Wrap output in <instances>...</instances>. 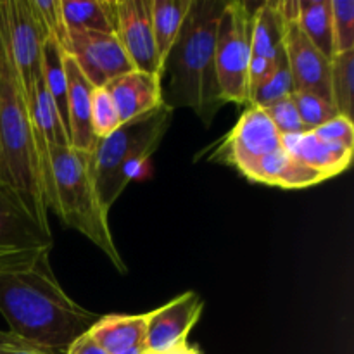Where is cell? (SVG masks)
Returning <instances> with one entry per match:
<instances>
[{"label":"cell","instance_id":"52a82bcc","mask_svg":"<svg viewBox=\"0 0 354 354\" xmlns=\"http://www.w3.org/2000/svg\"><path fill=\"white\" fill-rule=\"evenodd\" d=\"M52 232L44 230L16 196L0 185V273L30 270L50 254Z\"/></svg>","mask_w":354,"mask_h":354},{"label":"cell","instance_id":"5bb4252c","mask_svg":"<svg viewBox=\"0 0 354 354\" xmlns=\"http://www.w3.org/2000/svg\"><path fill=\"white\" fill-rule=\"evenodd\" d=\"M62 66L68 78V121L71 147L92 154L99 142L92 131L93 86L78 68L73 55L62 54Z\"/></svg>","mask_w":354,"mask_h":354},{"label":"cell","instance_id":"d6986e66","mask_svg":"<svg viewBox=\"0 0 354 354\" xmlns=\"http://www.w3.org/2000/svg\"><path fill=\"white\" fill-rule=\"evenodd\" d=\"M118 0H61L68 31H100L116 35Z\"/></svg>","mask_w":354,"mask_h":354},{"label":"cell","instance_id":"6da1fadb","mask_svg":"<svg viewBox=\"0 0 354 354\" xmlns=\"http://www.w3.org/2000/svg\"><path fill=\"white\" fill-rule=\"evenodd\" d=\"M0 313L10 334L62 353L100 318L64 292L52 272L48 254L30 270L0 273Z\"/></svg>","mask_w":354,"mask_h":354},{"label":"cell","instance_id":"d6a6232c","mask_svg":"<svg viewBox=\"0 0 354 354\" xmlns=\"http://www.w3.org/2000/svg\"><path fill=\"white\" fill-rule=\"evenodd\" d=\"M277 61H279V59H277ZM277 61H270V59L251 55V61H249L248 68L249 97H251V93L254 92L259 85H263V83L273 75V71H275L277 68Z\"/></svg>","mask_w":354,"mask_h":354},{"label":"cell","instance_id":"3957f363","mask_svg":"<svg viewBox=\"0 0 354 354\" xmlns=\"http://www.w3.org/2000/svg\"><path fill=\"white\" fill-rule=\"evenodd\" d=\"M225 3L223 0H192L162 68V78L169 76L162 102L173 111L190 107L204 124H211L225 106L214 66L218 23Z\"/></svg>","mask_w":354,"mask_h":354},{"label":"cell","instance_id":"4316f807","mask_svg":"<svg viewBox=\"0 0 354 354\" xmlns=\"http://www.w3.org/2000/svg\"><path fill=\"white\" fill-rule=\"evenodd\" d=\"M334 55L354 50V2L330 0Z\"/></svg>","mask_w":354,"mask_h":354},{"label":"cell","instance_id":"ac0fdd59","mask_svg":"<svg viewBox=\"0 0 354 354\" xmlns=\"http://www.w3.org/2000/svg\"><path fill=\"white\" fill-rule=\"evenodd\" d=\"M147 315H107L100 317L88 330L90 337L109 354L135 346H145Z\"/></svg>","mask_w":354,"mask_h":354},{"label":"cell","instance_id":"f546056e","mask_svg":"<svg viewBox=\"0 0 354 354\" xmlns=\"http://www.w3.org/2000/svg\"><path fill=\"white\" fill-rule=\"evenodd\" d=\"M266 114L272 120V123L275 124L277 131L280 135H299L304 133V124L301 121L299 113L296 109V104H294L292 95L286 97V99L279 100V102L272 104V106L265 107Z\"/></svg>","mask_w":354,"mask_h":354},{"label":"cell","instance_id":"1f68e13d","mask_svg":"<svg viewBox=\"0 0 354 354\" xmlns=\"http://www.w3.org/2000/svg\"><path fill=\"white\" fill-rule=\"evenodd\" d=\"M0 354H66L62 351L41 348V346L31 344L10 332L0 330Z\"/></svg>","mask_w":354,"mask_h":354},{"label":"cell","instance_id":"cb8c5ba5","mask_svg":"<svg viewBox=\"0 0 354 354\" xmlns=\"http://www.w3.org/2000/svg\"><path fill=\"white\" fill-rule=\"evenodd\" d=\"M330 100L339 116L353 120L354 109V50L330 59Z\"/></svg>","mask_w":354,"mask_h":354},{"label":"cell","instance_id":"ba28073f","mask_svg":"<svg viewBox=\"0 0 354 354\" xmlns=\"http://www.w3.org/2000/svg\"><path fill=\"white\" fill-rule=\"evenodd\" d=\"M282 147V135L265 109L248 106L234 130L214 149L211 159L235 166L245 178L252 180L259 161Z\"/></svg>","mask_w":354,"mask_h":354},{"label":"cell","instance_id":"7a4b0ae2","mask_svg":"<svg viewBox=\"0 0 354 354\" xmlns=\"http://www.w3.org/2000/svg\"><path fill=\"white\" fill-rule=\"evenodd\" d=\"M0 185L17 197L44 230L50 232L47 194L35 149L33 120L23 90L0 0Z\"/></svg>","mask_w":354,"mask_h":354},{"label":"cell","instance_id":"d4e9b609","mask_svg":"<svg viewBox=\"0 0 354 354\" xmlns=\"http://www.w3.org/2000/svg\"><path fill=\"white\" fill-rule=\"evenodd\" d=\"M294 93L292 76H290L289 66H287L286 50L280 54L277 61V68L273 75L266 80L263 85H259L249 97V106H258L261 109L279 102V100L290 97Z\"/></svg>","mask_w":354,"mask_h":354},{"label":"cell","instance_id":"e575fe53","mask_svg":"<svg viewBox=\"0 0 354 354\" xmlns=\"http://www.w3.org/2000/svg\"><path fill=\"white\" fill-rule=\"evenodd\" d=\"M145 354H201L199 349L194 348V346H190L189 342H183V344H180L178 348L171 349V351H166V353H145Z\"/></svg>","mask_w":354,"mask_h":354},{"label":"cell","instance_id":"83f0119b","mask_svg":"<svg viewBox=\"0 0 354 354\" xmlns=\"http://www.w3.org/2000/svg\"><path fill=\"white\" fill-rule=\"evenodd\" d=\"M292 100L296 104V109L299 113V118L303 121L304 130L306 131L315 130V128L322 127V124L327 123L332 118L339 116L334 104L315 95V93L294 92Z\"/></svg>","mask_w":354,"mask_h":354},{"label":"cell","instance_id":"9a60e30c","mask_svg":"<svg viewBox=\"0 0 354 354\" xmlns=\"http://www.w3.org/2000/svg\"><path fill=\"white\" fill-rule=\"evenodd\" d=\"M104 88L109 92L116 106L121 124L144 116L162 104V82L152 73L133 69L127 75L118 76Z\"/></svg>","mask_w":354,"mask_h":354},{"label":"cell","instance_id":"44dd1931","mask_svg":"<svg viewBox=\"0 0 354 354\" xmlns=\"http://www.w3.org/2000/svg\"><path fill=\"white\" fill-rule=\"evenodd\" d=\"M192 0H152V31L159 59V76L168 59L173 44L178 38L182 24Z\"/></svg>","mask_w":354,"mask_h":354},{"label":"cell","instance_id":"836d02e7","mask_svg":"<svg viewBox=\"0 0 354 354\" xmlns=\"http://www.w3.org/2000/svg\"><path fill=\"white\" fill-rule=\"evenodd\" d=\"M66 354H109V353H107L106 349L100 348V346L90 337L88 332H86V334H83L82 337L76 339V341L66 349Z\"/></svg>","mask_w":354,"mask_h":354},{"label":"cell","instance_id":"8fae6325","mask_svg":"<svg viewBox=\"0 0 354 354\" xmlns=\"http://www.w3.org/2000/svg\"><path fill=\"white\" fill-rule=\"evenodd\" d=\"M116 17V37L133 68L159 76V59L152 31V0H118Z\"/></svg>","mask_w":354,"mask_h":354},{"label":"cell","instance_id":"f1b7e54d","mask_svg":"<svg viewBox=\"0 0 354 354\" xmlns=\"http://www.w3.org/2000/svg\"><path fill=\"white\" fill-rule=\"evenodd\" d=\"M121 127L120 114L104 86L93 88L92 92V131L97 140L107 137Z\"/></svg>","mask_w":354,"mask_h":354},{"label":"cell","instance_id":"30bf717a","mask_svg":"<svg viewBox=\"0 0 354 354\" xmlns=\"http://www.w3.org/2000/svg\"><path fill=\"white\" fill-rule=\"evenodd\" d=\"M69 55L93 88L106 86L118 76L133 71L130 57L116 35L100 31H69Z\"/></svg>","mask_w":354,"mask_h":354},{"label":"cell","instance_id":"7402d4cb","mask_svg":"<svg viewBox=\"0 0 354 354\" xmlns=\"http://www.w3.org/2000/svg\"><path fill=\"white\" fill-rule=\"evenodd\" d=\"M297 24L325 57H334L330 0H299Z\"/></svg>","mask_w":354,"mask_h":354},{"label":"cell","instance_id":"2e32d148","mask_svg":"<svg viewBox=\"0 0 354 354\" xmlns=\"http://www.w3.org/2000/svg\"><path fill=\"white\" fill-rule=\"evenodd\" d=\"M282 149L303 162L308 168L315 169L325 178H332L348 169L351 165L353 151L344 145L332 144L317 137L313 131H304L299 135H283Z\"/></svg>","mask_w":354,"mask_h":354},{"label":"cell","instance_id":"4fadbf2b","mask_svg":"<svg viewBox=\"0 0 354 354\" xmlns=\"http://www.w3.org/2000/svg\"><path fill=\"white\" fill-rule=\"evenodd\" d=\"M287 66L292 76L294 92H310L330 100V59L325 57L301 31L299 24L290 23L283 38Z\"/></svg>","mask_w":354,"mask_h":354},{"label":"cell","instance_id":"d590c367","mask_svg":"<svg viewBox=\"0 0 354 354\" xmlns=\"http://www.w3.org/2000/svg\"><path fill=\"white\" fill-rule=\"evenodd\" d=\"M145 346H135V348H128L124 349V351H120L116 354H145Z\"/></svg>","mask_w":354,"mask_h":354},{"label":"cell","instance_id":"7c38bea8","mask_svg":"<svg viewBox=\"0 0 354 354\" xmlns=\"http://www.w3.org/2000/svg\"><path fill=\"white\" fill-rule=\"evenodd\" d=\"M204 310V301L199 294H182L165 306L151 311L147 317L145 351L166 353L189 342V334L199 322Z\"/></svg>","mask_w":354,"mask_h":354},{"label":"cell","instance_id":"9c48e42d","mask_svg":"<svg viewBox=\"0 0 354 354\" xmlns=\"http://www.w3.org/2000/svg\"><path fill=\"white\" fill-rule=\"evenodd\" d=\"M6 12L7 37L14 64L19 75L28 106L31 107L37 92V83L41 78V57L45 38L35 17L30 0H2Z\"/></svg>","mask_w":354,"mask_h":354},{"label":"cell","instance_id":"277c9868","mask_svg":"<svg viewBox=\"0 0 354 354\" xmlns=\"http://www.w3.org/2000/svg\"><path fill=\"white\" fill-rule=\"evenodd\" d=\"M52 165V199L48 209L57 213L66 227H71L95 244L118 272L127 273L123 258L116 249L107 214L97 192L92 154L66 145H48Z\"/></svg>","mask_w":354,"mask_h":354},{"label":"cell","instance_id":"5b68a950","mask_svg":"<svg viewBox=\"0 0 354 354\" xmlns=\"http://www.w3.org/2000/svg\"><path fill=\"white\" fill-rule=\"evenodd\" d=\"M175 111L162 102L151 113L127 121L100 138L92 152L97 192L107 211L120 199L138 169L156 152Z\"/></svg>","mask_w":354,"mask_h":354},{"label":"cell","instance_id":"e0dca14e","mask_svg":"<svg viewBox=\"0 0 354 354\" xmlns=\"http://www.w3.org/2000/svg\"><path fill=\"white\" fill-rule=\"evenodd\" d=\"M325 180L327 178L324 175L304 166L280 147L259 161L251 182L283 187V189H306Z\"/></svg>","mask_w":354,"mask_h":354},{"label":"cell","instance_id":"603a6c76","mask_svg":"<svg viewBox=\"0 0 354 354\" xmlns=\"http://www.w3.org/2000/svg\"><path fill=\"white\" fill-rule=\"evenodd\" d=\"M62 54H64V50L55 41L45 40L44 57H41V82H44L45 90H47L55 109H57L62 127L66 128L69 135L68 78H66L64 66H62Z\"/></svg>","mask_w":354,"mask_h":354},{"label":"cell","instance_id":"4dcf8cb0","mask_svg":"<svg viewBox=\"0 0 354 354\" xmlns=\"http://www.w3.org/2000/svg\"><path fill=\"white\" fill-rule=\"evenodd\" d=\"M311 131L317 137L332 142V144H339L348 149H354V124L353 120H349V118L335 116Z\"/></svg>","mask_w":354,"mask_h":354},{"label":"cell","instance_id":"ffe728a7","mask_svg":"<svg viewBox=\"0 0 354 354\" xmlns=\"http://www.w3.org/2000/svg\"><path fill=\"white\" fill-rule=\"evenodd\" d=\"M286 28L287 24L279 10V2L261 3L252 12V55L277 61L283 52Z\"/></svg>","mask_w":354,"mask_h":354},{"label":"cell","instance_id":"8992f818","mask_svg":"<svg viewBox=\"0 0 354 354\" xmlns=\"http://www.w3.org/2000/svg\"><path fill=\"white\" fill-rule=\"evenodd\" d=\"M252 12L241 0H232L223 7L216 33L214 66L225 104L249 106L248 68L252 55L251 47Z\"/></svg>","mask_w":354,"mask_h":354},{"label":"cell","instance_id":"484cf974","mask_svg":"<svg viewBox=\"0 0 354 354\" xmlns=\"http://www.w3.org/2000/svg\"><path fill=\"white\" fill-rule=\"evenodd\" d=\"M30 2L45 40L55 41L64 50V54H68L69 31L62 17L61 0H30Z\"/></svg>","mask_w":354,"mask_h":354}]
</instances>
